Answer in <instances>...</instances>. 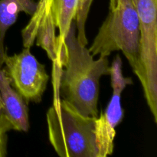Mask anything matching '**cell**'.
Wrapping results in <instances>:
<instances>
[{
  "mask_svg": "<svg viewBox=\"0 0 157 157\" xmlns=\"http://www.w3.org/2000/svg\"><path fill=\"white\" fill-rule=\"evenodd\" d=\"M65 55L61 67H52L54 92L81 114L98 117L100 79L110 75L108 56L94 59L87 46L78 41L73 21L64 38Z\"/></svg>",
  "mask_w": 157,
  "mask_h": 157,
  "instance_id": "6da1fadb",
  "label": "cell"
},
{
  "mask_svg": "<svg viewBox=\"0 0 157 157\" xmlns=\"http://www.w3.org/2000/svg\"><path fill=\"white\" fill-rule=\"evenodd\" d=\"M48 139L61 157H98L95 140L96 117L81 114L55 93L46 113Z\"/></svg>",
  "mask_w": 157,
  "mask_h": 157,
  "instance_id": "7a4b0ae2",
  "label": "cell"
},
{
  "mask_svg": "<svg viewBox=\"0 0 157 157\" xmlns=\"http://www.w3.org/2000/svg\"><path fill=\"white\" fill-rule=\"evenodd\" d=\"M88 50L94 57H109L112 52L121 51L136 74L139 67L140 23L133 0L110 2L107 18Z\"/></svg>",
  "mask_w": 157,
  "mask_h": 157,
  "instance_id": "3957f363",
  "label": "cell"
},
{
  "mask_svg": "<svg viewBox=\"0 0 157 157\" xmlns=\"http://www.w3.org/2000/svg\"><path fill=\"white\" fill-rule=\"evenodd\" d=\"M140 23L139 67L142 85L153 121L157 123V0H133Z\"/></svg>",
  "mask_w": 157,
  "mask_h": 157,
  "instance_id": "277c9868",
  "label": "cell"
},
{
  "mask_svg": "<svg viewBox=\"0 0 157 157\" xmlns=\"http://www.w3.org/2000/svg\"><path fill=\"white\" fill-rule=\"evenodd\" d=\"M110 76L113 89L111 98L105 111L95 120V140L98 157H106L113 153L116 127L124 118L121 94L127 86L133 84L131 78L124 76L123 61L119 55H117L110 64Z\"/></svg>",
  "mask_w": 157,
  "mask_h": 157,
  "instance_id": "5b68a950",
  "label": "cell"
},
{
  "mask_svg": "<svg viewBox=\"0 0 157 157\" xmlns=\"http://www.w3.org/2000/svg\"><path fill=\"white\" fill-rule=\"evenodd\" d=\"M4 69L10 84L27 103H39L47 87L49 75L30 51L25 48L20 53L12 56L6 54Z\"/></svg>",
  "mask_w": 157,
  "mask_h": 157,
  "instance_id": "8992f818",
  "label": "cell"
},
{
  "mask_svg": "<svg viewBox=\"0 0 157 157\" xmlns=\"http://www.w3.org/2000/svg\"><path fill=\"white\" fill-rule=\"evenodd\" d=\"M28 103L11 85L4 69L0 68V118L11 130L27 132L29 130Z\"/></svg>",
  "mask_w": 157,
  "mask_h": 157,
  "instance_id": "52a82bcc",
  "label": "cell"
},
{
  "mask_svg": "<svg viewBox=\"0 0 157 157\" xmlns=\"http://www.w3.org/2000/svg\"><path fill=\"white\" fill-rule=\"evenodd\" d=\"M36 7L35 0H0V68L7 54L5 38L8 29L16 22L20 12L32 16Z\"/></svg>",
  "mask_w": 157,
  "mask_h": 157,
  "instance_id": "ba28073f",
  "label": "cell"
},
{
  "mask_svg": "<svg viewBox=\"0 0 157 157\" xmlns=\"http://www.w3.org/2000/svg\"><path fill=\"white\" fill-rule=\"evenodd\" d=\"M79 0H53L52 14L56 29L59 30L58 40L61 44L70 29L71 24L75 20Z\"/></svg>",
  "mask_w": 157,
  "mask_h": 157,
  "instance_id": "9c48e42d",
  "label": "cell"
},
{
  "mask_svg": "<svg viewBox=\"0 0 157 157\" xmlns=\"http://www.w3.org/2000/svg\"><path fill=\"white\" fill-rule=\"evenodd\" d=\"M53 0H39L27 25L21 31V37L29 38L35 31L43 25H55L52 14Z\"/></svg>",
  "mask_w": 157,
  "mask_h": 157,
  "instance_id": "30bf717a",
  "label": "cell"
},
{
  "mask_svg": "<svg viewBox=\"0 0 157 157\" xmlns=\"http://www.w3.org/2000/svg\"><path fill=\"white\" fill-rule=\"evenodd\" d=\"M93 0H79L75 15L76 36L80 43L87 46L88 41L86 36L85 26Z\"/></svg>",
  "mask_w": 157,
  "mask_h": 157,
  "instance_id": "8fae6325",
  "label": "cell"
},
{
  "mask_svg": "<svg viewBox=\"0 0 157 157\" xmlns=\"http://www.w3.org/2000/svg\"><path fill=\"white\" fill-rule=\"evenodd\" d=\"M9 131H11L10 127L0 118V157L7 155V133Z\"/></svg>",
  "mask_w": 157,
  "mask_h": 157,
  "instance_id": "7c38bea8",
  "label": "cell"
},
{
  "mask_svg": "<svg viewBox=\"0 0 157 157\" xmlns=\"http://www.w3.org/2000/svg\"><path fill=\"white\" fill-rule=\"evenodd\" d=\"M110 1H113V0H110Z\"/></svg>",
  "mask_w": 157,
  "mask_h": 157,
  "instance_id": "4fadbf2b",
  "label": "cell"
}]
</instances>
